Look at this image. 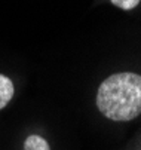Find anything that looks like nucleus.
<instances>
[{"label": "nucleus", "mask_w": 141, "mask_h": 150, "mask_svg": "<svg viewBox=\"0 0 141 150\" xmlns=\"http://www.w3.org/2000/svg\"><path fill=\"white\" fill-rule=\"evenodd\" d=\"M97 105L106 117L126 122L141 113V76L116 73L109 76L98 88Z\"/></svg>", "instance_id": "nucleus-1"}, {"label": "nucleus", "mask_w": 141, "mask_h": 150, "mask_svg": "<svg viewBox=\"0 0 141 150\" xmlns=\"http://www.w3.org/2000/svg\"><path fill=\"white\" fill-rule=\"evenodd\" d=\"M13 92H15V88H13L12 80L8 76L0 74V110L8 105V103L13 97Z\"/></svg>", "instance_id": "nucleus-2"}, {"label": "nucleus", "mask_w": 141, "mask_h": 150, "mask_svg": "<svg viewBox=\"0 0 141 150\" xmlns=\"http://www.w3.org/2000/svg\"><path fill=\"white\" fill-rule=\"evenodd\" d=\"M110 2L123 11H129V9H134L135 6H138L140 0H110Z\"/></svg>", "instance_id": "nucleus-4"}, {"label": "nucleus", "mask_w": 141, "mask_h": 150, "mask_svg": "<svg viewBox=\"0 0 141 150\" xmlns=\"http://www.w3.org/2000/svg\"><path fill=\"white\" fill-rule=\"evenodd\" d=\"M24 150H51L49 143L40 135H28L24 143Z\"/></svg>", "instance_id": "nucleus-3"}]
</instances>
